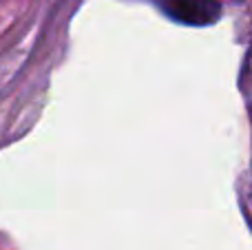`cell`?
<instances>
[{
	"label": "cell",
	"instance_id": "6da1fadb",
	"mask_svg": "<svg viewBox=\"0 0 252 250\" xmlns=\"http://www.w3.org/2000/svg\"><path fill=\"white\" fill-rule=\"evenodd\" d=\"M159 4L168 18L190 27H208L221 16L217 0H161Z\"/></svg>",
	"mask_w": 252,
	"mask_h": 250
}]
</instances>
